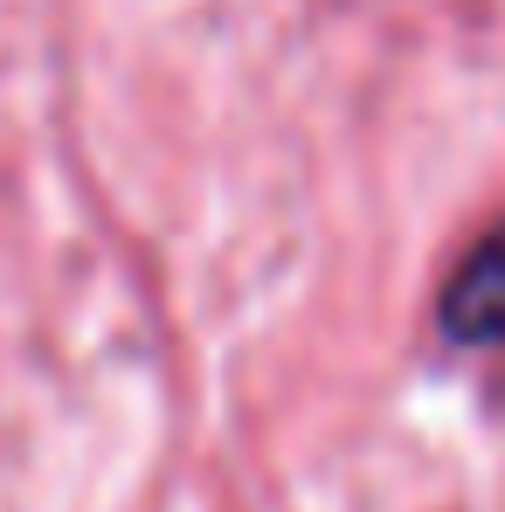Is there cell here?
I'll return each instance as SVG.
<instances>
[{
	"instance_id": "6da1fadb",
	"label": "cell",
	"mask_w": 505,
	"mask_h": 512,
	"mask_svg": "<svg viewBox=\"0 0 505 512\" xmlns=\"http://www.w3.org/2000/svg\"><path fill=\"white\" fill-rule=\"evenodd\" d=\"M443 326L464 346H505V229L457 263L443 291Z\"/></svg>"
}]
</instances>
